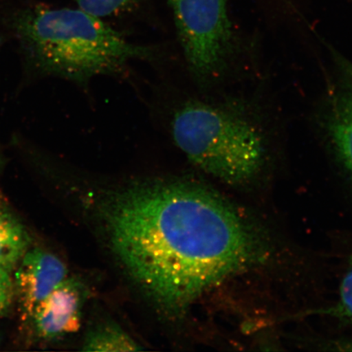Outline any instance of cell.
<instances>
[{"label": "cell", "instance_id": "1", "mask_svg": "<svg viewBox=\"0 0 352 352\" xmlns=\"http://www.w3.org/2000/svg\"><path fill=\"white\" fill-rule=\"evenodd\" d=\"M104 219L126 270L170 310L183 309L270 254L265 237L248 217L190 180L131 184L110 197Z\"/></svg>", "mask_w": 352, "mask_h": 352}, {"label": "cell", "instance_id": "2", "mask_svg": "<svg viewBox=\"0 0 352 352\" xmlns=\"http://www.w3.org/2000/svg\"><path fill=\"white\" fill-rule=\"evenodd\" d=\"M16 30L39 68L77 82L117 74L131 60L155 55L80 8H32L16 19Z\"/></svg>", "mask_w": 352, "mask_h": 352}, {"label": "cell", "instance_id": "3", "mask_svg": "<svg viewBox=\"0 0 352 352\" xmlns=\"http://www.w3.org/2000/svg\"><path fill=\"white\" fill-rule=\"evenodd\" d=\"M171 131L192 164L231 186L250 182L265 162L261 131L230 110L189 101L176 110Z\"/></svg>", "mask_w": 352, "mask_h": 352}, {"label": "cell", "instance_id": "4", "mask_svg": "<svg viewBox=\"0 0 352 352\" xmlns=\"http://www.w3.org/2000/svg\"><path fill=\"white\" fill-rule=\"evenodd\" d=\"M189 70L208 83L223 76L235 51L226 0H169Z\"/></svg>", "mask_w": 352, "mask_h": 352}, {"label": "cell", "instance_id": "5", "mask_svg": "<svg viewBox=\"0 0 352 352\" xmlns=\"http://www.w3.org/2000/svg\"><path fill=\"white\" fill-rule=\"evenodd\" d=\"M15 274L16 287L25 318L67 278V268L56 255L42 249L28 250Z\"/></svg>", "mask_w": 352, "mask_h": 352}, {"label": "cell", "instance_id": "6", "mask_svg": "<svg viewBox=\"0 0 352 352\" xmlns=\"http://www.w3.org/2000/svg\"><path fill=\"white\" fill-rule=\"evenodd\" d=\"M85 289L77 280L66 278L33 312L38 336L52 340L76 332L80 324Z\"/></svg>", "mask_w": 352, "mask_h": 352}, {"label": "cell", "instance_id": "7", "mask_svg": "<svg viewBox=\"0 0 352 352\" xmlns=\"http://www.w3.org/2000/svg\"><path fill=\"white\" fill-rule=\"evenodd\" d=\"M338 82L330 98L327 130L338 161L352 177V63L336 56Z\"/></svg>", "mask_w": 352, "mask_h": 352}, {"label": "cell", "instance_id": "8", "mask_svg": "<svg viewBox=\"0 0 352 352\" xmlns=\"http://www.w3.org/2000/svg\"><path fill=\"white\" fill-rule=\"evenodd\" d=\"M29 237L17 220L0 210V267L12 271L28 252Z\"/></svg>", "mask_w": 352, "mask_h": 352}, {"label": "cell", "instance_id": "9", "mask_svg": "<svg viewBox=\"0 0 352 352\" xmlns=\"http://www.w3.org/2000/svg\"><path fill=\"white\" fill-rule=\"evenodd\" d=\"M83 351H135L142 350L129 333L116 324H104L87 334Z\"/></svg>", "mask_w": 352, "mask_h": 352}, {"label": "cell", "instance_id": "10", "mask_svg": "<svg viewBox=\"0 0 352 352\" xmlns=\"http://www.w3.org/2000/svg\"><path fill=\"white\" fill-rule=\"evenodd\" d=\"M322 314L352 324V258L342 280L338 301Z\"/></svg>", "mask_w": 352, "mask_h": 352}, {"label": "cell", "instance_id": "11", "mask_svg": "<svg viewBox=\"0 0 352 352\" xmlns=\"http://www.w3.org/2000/svg\"><path fill=\"white\" fill-rule=\"evenodd\" d=\"M132 0H76L81 10L100 17L117 14L129 7Z\"/></svg>", "mask_w": 352, "mask_h": 352}, {"label": "cell", "instance_id": "12", "mask_svg": "<svg viewBox=\"0 0 352 352\" xmlns=\"http://www.w3.org/2000/svg\"><path fill=\"white\" fill-rule=\"evenodd\" d=\"M14 285L10 271L0 267V316L6 314L11 306Z\"/></svg>", "mask_w": 352, "mask_h": 352}]
</instances>
